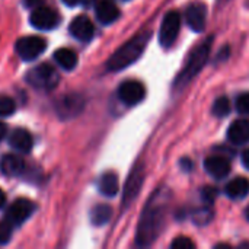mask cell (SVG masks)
<instances>
[{
    "label": "cell",
    "instance_id": "cell-12",
    "mask_svg": "<svg viewBox=\"0 0 249 249\" xmlns=\"http://www.w3.org/2000/svg\"><path fill=\"white\" fill-rule=\"evenodd\" d=\"M206 16H207V9L201 3H193L187 7V12H185L187 23L196 32H201L204 29Z\"/></svg>",
    "mask_w": 249,
    "mask_h": 249
},
{
    "label": "cell",
    "instance_id": "cell-30",
    "mask_svg": "<svg viewBox=\"0 0 249 249\" xmlns=\"http://www.w3.org/2000/svg\"><path fill=\"white\" fill-rule=\"evenodd\" d=\"M25 6L29 9H36L42 6V0H25Z\"/></svg>",
    "mask_w": 249,
    "mask_h": 249
},
{
    "label": "cell",
    "instance_id": "cell-8",
    "mask_svg": "<svg viewBox=\"0 0 249 249\" xmlns=\"http://www.w3.org/2000/svg\"><path fill=\"white\" fill-rule=\"evenodd\" d=\"M35 210V204L28 198H18L6 212L4 219L13 226H19L26 222Z\"/></svg>",
    "mask_w": 249,
    "mask_h": 249
},
{
    "label": "cell",
    "instance_id": "cell-10",
    "mask_svg": "<svg viewBox=\"0 0 249 249\" xmlns=\"http://www.w3.org/2000/svg\"><path fill=\"white\" fill-rule=\"evenodd\" d=\"M29 22L38 29H53L58 23V15L47 6H39L32 10Z\"/></svg>",
    "mask_w": 249,
    "mask_h": 249
},
{
    "label": "cell",
    "instance_id": "cell-6",
    "mask_svg": "<svg viewBox=\"0 0 249 249\" xmlns=\"http://www.w3.org/2000/svg\"><path fill=\"white\" fill-rule=\"evenodd\" d=\"M179 28H181V15L177 10H171L165 15L162 25H160V31H159V42L162 47L168 48L171 47L178 34H179Z\"/></svg>",
    "mask_w": 249,
    "mask_h": 249
},
{
    "label": "cell",
    "instance_id": "cell-9",
    "mask_svg": "<svg viewBox=\"0 0 249 249\" xmlns=\"http://www.w3.org/2000/svg\"><path fill=\"white\" fill-rule=\"evenodd\" d=\"M144 95H146V89H144L143 83H140L137 80H125L118 88L120 101L128 107H133V105H137L139 102H142Z\"/></svg>",
    "mask_w": 249,
    "mask_h": 249
},
{
    "label": "cell",
    "instance_id": "cell-20",
    "mask_svg": "<svg viewBox=\"0 0 249 249\" xmlns=\"http://www.w3.org/2000/svg\"><path fill=\"white\" fill-rule=\"evenodd\" d=\"M99 191L105 197H115L120 191L118 177L114 172H105L99 178Z\"/></svg>",
    "mask_w": 249,
    "mask_h": 249
},
{
    "label": "cell",
    "instance_id": "cell-35",
    "mask_svg": "<svg viewBox=\"0 0 249 249\" xmlns=\"http://www.w3.org/2000/svg\"><path fill=\"white\" fill-rule=\"evenodd\" d=\"M6 204V194L3 193V190H0V209Z\"/></svg>",
    "mask_w": 249,
    "mask_h": 249
},
{
    "label": "cell",
    "instance_id": "cell-2",
    "mask_svg": "<svg viewBox=\"0 0 249 249\" xmlns=\"http://www.w3.org/2000/svg\"><path fill=\"white\" fill-rule=\"evenodd\" d=\"M150 36H152L150 31H143L136 36H133L109 57V60L107 61V69L111 71H118L131 66L134 61H137L142 57Z\"/></svg>",
    "mask_w": 249,
    "mask_h": 249
},
{
    "label": "cell",
    "instance_id": "cell-32",
    "mask_svg": "<svg viewBox=\"0 0 249 249\" xmlns=\"http://www.w3.org/2000/svg\"><path fill=\"white\" fill-rule=\"evenodd\" d=\"M242 163H244V166L249 169V149H247L244 153H242Z\"/></svg>",
    "mask_w": 249,
    "mask_h": 249
},
{
    "label": "cell",
    "instance_id": "cell-25",
    "mask_svg": "<svg viewBox=\"0 0 249 249\" xmlns=\"http://www.w3.org/2000/svg\"><path fill=\"white\" fill-rule=\"evenodd\" d=\"M16 104L9 96H0V117H9L15 112Z\"/></svg>",
    "mask_w": 249,
    "mask_h": 249
},
{
    "label": "cell",
    "instance_id": "cell-28",
    "mask_svg": "<svg viewBox=\"0 0 249 249\" xmlns=\"http://www.w3.org/2000/svg\"><path fill=\"white\" fill-rule=\"evenodd\" d=\"M236 109L239 114L249 117V93H242L236 99Z\"/></svg>",
    "mask_w": 249,
    "mask_h": 249
},
{
    "label": "cell",
    "instance_id": "cell-19",
    "mask_svg": "<svg viewBox=\"0 0 249 249\" xmlns=\"http://www.w3.org/2000/svg\"><path fill=\"white\" fill-rule=\"evenodd\" d=\"M225 193L229 198L232 200H239V198H245L249 194V179L244 178V177H239V178H235L232 179L226 188H225Z\"/></svg>",
    "mask_w": 249,
    "mask_h": 249
},
{
    "label": "cell",
    "instance_id": "cell-24",
    "mask_svg": "<svg viewBox=\"0 0 249 249\" xmlns=\"http://www.w3.org/2000/svg\"><path fill=\"white\" fill-rule=\"evenodd\" d=\"M231 112V102L226 96H220L213 105V114L219 118L226 117Z\"/></svg>",
    "mask_w": 249,
    "mask_h": 249
},
{
    "label": "cell",
    "instance_id": "cell-27",
    "mask_svg": "<svg viewBox=\"0 0 249 249\" xmlns=\"http://www.w3.org/2000/svg\"><path fill=\"white\" fill-rule=\"evenodd\" d=\"M201 198H203V201H204L207 206L213 204L214 200L217 198V190H216L214 187L206 185V187L201 190Z\"/></svg>",
    "mask_w": 249,
    "mask_h": 249
},
{
    "label": "cell",
    "instance_id": "cell-16",
    "mask_svg": "<svg viewBox=\"0 0 249 249\" xmlns=\"http://www.w3.org/2000/svg\"><path fill=\"white\" fill-rule=\"evenodd\" d=\"M9 144L19 153H29L34 146V142L26 130L15 128L9 136Z\"/></svg>",
    "mask_w": 249,
    "mask_h": 249
},
{
    "label": "cell",
    "instance_id": "cell-11",
    "mask_svg": "<svg viewBox=\"0 0 249 249\" xmlns=\"http://www.w3.org/2000/svg\"><path fill=\"white\" fill-rule=\"evenodd\" d=\"M69 29H70V34H71L76 39H79V41H82V42L90 41L92 36H93V34H95V26H93L92 20H90L86 15H79V16H76V18L71 20Z\"/></svg>",
    "mask_w": 249,
    "mask_h": 249
},
{
    "label": "cell",
    "instance_id": "cell-18",
    "mask_svg": "<svg viewBox=\"0 0 249 249\" xmlns=\"http://www.w3.org/2000/svg\"><path fill=\"white\" fill-rule=\"evenodd\" d=\"M25 169V162L22 158L16 155H4L1 159V172L6 177H18L23 172Z\"/></svg>",
    "mask_w": 249,
    "mask_h": 249
},
{
    "label": "cell",
    "instance_id": "cell-4",
    "mask_svg": "<svg viewBox=\"0 0 249 249\" xmlns=\"http://www.w3.org/2000/svg\"><path fill=\"white\" fill-rule=\"evenodd\" d=\"M60 77L55 71V69L51 64H39L36 67H34L28 74H26V82L35 88V89H41V90H51L57 86Z\"/></svg>",
    "mask_w": 249,
    "mask_h": 249
},
{
    "label": "cell",
    "instance_id": "cell-31",
    "mask_svg": "<svg viewBox=\"0 0 249 249\" xmlns=\"http://www.w3.org/2000/svg\"><path fill=\"white\" fill-rule=\"evenodd\" d=\"M66 6H70V7H74L80 3H85V0H61Z\"/></svg>",
    "mask_w": 249,
    "mask_h": 249
},
{
    "label": "cell",
    "instance_id": "cell-7",
    "mask_svg": "<svg viewBox=\"0 0 249 249\" xmlns=\"http://www.w3.org/2000/svg\"><path fill=\"white\" fill-rule=\"evenodd\" d=\"M143 181H144V168L142 163H137L128 178H127V182L124 185V193H123V204L124 207H128L139 196L142 187H143Z\"/></svg>",
    "mask_w": 249,
    "mask_h": 249
},
{
    "label": "cell",
    "instance_id": "cell-17",
    "mask_svg": "<svg viewBox=\"0 0 249 249\" xmlns=\"http://www.w3.org/2000/svg\"><path fill=\"white\" fill-rule=\"evenodd\" d=\"M83 108V99L79 95H67L63 98L60 108H58V114L63 118H70L74 117L76 114H79Z\"/></svg>",
    "mask_w": 249,
    "mask_h": 249
},
{
    "label": "cell",
    "instance_id": "cell-21",
    "mask_svg": "<svg viewBox=\"0 0 249 249\" xmlns=\"http://www.w3.org/2000/svg\"><path fill=\"white\" fill-rule=\"evenodd\" d=\"M54 60L64 70H73L77 66V54L70 48H60L54 53Z\"/></svg>",
    "mask_w": 249,
    "mask_h": 249
},
{
    "label": "cell",
    "instance_id": "cell-22",
    "mask_svg": "<svg viewBox=\"0 0 249 249\" xmlns=\"http://www.w3.org/2000/svg\"><path fill=\"white\" fill-rule=\"evenodd\" d=\"M112 216V209L108 204H98L90 212V220L95 226H102L109 222Z\"/></svg>",
    "mask_w": 249,
    "mask_h": 249
},
{
    "label": "cell",
    "instance_id": "cell-33",
    "mask_svg": "<svg viewBox=\"0 0 249 249\" xmlns=\"http://www.w3.org/2000/svg\"><path fill=\"white\" fill-rule=\"evenodd\" d=\"M181 165L184 166V169H185V171L193 169V162H191V160H188V159H182V160H181Z\"/></svg>",
    "mask_w": 249,
    "mask_h": 249
},
{
    "label": "cell",
    "instance_id": "cell-29",
    "mask_svg": "<svg viewBox=\"0 0 249 249\" xmlns=\"http://www.w3.org/2000/svg\"><path fill=\"white\" fill-rule=\"evenodd\" d=\"M174 249H193L196 248V244L190 239V238H185V236H179L177 238L172 245H171Z\"/></svg>",
    "mask_w": 249,
    "mask_h": 249
},
{
    "label": "cell",
    "instance_id": "cell-5",
    "mask_svg": "<svg viewBox=\"0 0 249 249\" xmlns=\"http://www.w3.org/2000/svg\"><path fill=\"white\" fill-rule=\"evenodd\" d=\"M47 48V42L41 36H23L19 38L15 44L16 54L25 60V61H32L38 55H41Z\"/></svg>",
    "mask_w": 249,
    "mask_h": 249
},
{
    "label": "cell",
    "instance_id": "cell-13",
    "mask_svg": "<svg viewBox=\"0 0 249 249\" xmlns=\"http://www.w3.org/2000/svg\"><path fill=\"white\" fill-rule=\"evenodd\" d=\"M206 171L214 179H225L231 172V163L223 156H210L204 162Z\"/></svg>",
    "mask_w": 249,
    "mask_h": 249
},
{
    "label": "cell",
    "instance_id": "cell-14",
    "mask_svg": "<svg viewBox=\"0 0 249 249\" xmlns=\"http://www.w3.org/2000/svg\"><path fill=\"white\" fill-rule=\"evenodd\" d=\"M95 13L98 20L104 25H109L120 18V9L111 0H99L96 3Z\"/></svg>",
    "mask_w": 249,
    "mask_h": 249
},
{
    "label": "cell",
    "instance_id": "cell-34",
    "mask_svg": "<svg viewBox=\"0 0 249 249\" xmlns=\"http://www.w3.org/2000/svg\"><path fill=\"white\" fill-rule=\"evenodd\" d=\"M6 133H7V127H6V124H4V123H1V121H0V142L4 139Z\"/></svg>",
    "mask_w": 249,
    "mask_h": 249
},
{
    "label": "cell",
    "instance_id": "cell-26",
    "mask_svg": "<svg viewBox=\"0 0 249 249\" xmlns=\"http://www.w3.org/2000/svg\"><path fill=\"white\" fill-rule=\"evenodd\" d=\"M12 228H13V225L10 222H7L6 219H3L0 222V245H4V244H7L10 241Z\"/></svg>",
    "mask_w": 249,
    "mask_h": 249
},
{
    "label": "cell",
    "instance_id": "cell-15",
    "mask_svg": "<svg viewBox=\"0 0 249 249\" xmlns=\"http://www.w3.org/2000/svg\"><path fill=\"white\" fill-rule=\"evenodd\" d=\"M228 139L233 144H245L249 142V120H236L228 130Z\"/></svg>",
    "mask_w": 249,
    "mask_h": 249
},
{
    "label": "cell",
    "instance_id": "cell-36",
    "mask_svg": "<svg viewBox=\"0 0 249 249\" xmlns=\"http://www.w3.org/2000/svg\"><path fill=\"white\" fill-rule=\"evenodd\" d=\"M245 214H247V219L249 220V206L247 207V210H245Z\"/></svg>",
    "mask_w": 249,
    "mask_h": 249
},
{
    "label": "cell",
    "instance_id": "cell-23",
    "mask_svg": "<svg viewBox=\"0 0 249 249\" xmlns=\"http://www.w3.org/2000/svg\"><path fill=\"white\" fill-rule=\"evenodd\" d=\"M213 210L210 207H200L193 212V222L198 226H206L213 220Z\"/></svg>",
    "mask_w": 249,
    "mask_h": 249
},
{
    "label": "cell",
    "instance_id": "cell-3",
    "mask_svg": "<svg viewBox=\"0 0 249 249\" xmlns=\"http://www.w3.org/2000/svg\"><path fill=\"white\" fill-rule=\"evenodd\" d=\"M212 44H213V36H209L206 41H203L191 54L190 60L187 61L185 67L181 70V73L177 76L175 82H174V88L175 89H182L185 88L197 74L198 71L206 66L210 51H212Z\"/></svg>",
    "mask_w": 249,
    "mask_h": 249
},
{
    "label": "cell",
    "instance_id": "cell-1",
    "mask_svg": "<svg viewBox=\"0 0 249 249\" xmlns=\"http://www.w3.org/2000/svg\"><path fill=\"white\" fill-rule=\"evenodd\" d=\"M155 198L156 201H153L152 198L142 214L137 229V238H136L139 247H149L159 236L163 228L166 204L159 200V193L155 194Z\"/></svg>",
    "mask_w": 249,
    "mask_h": 249
}]
</instances>
